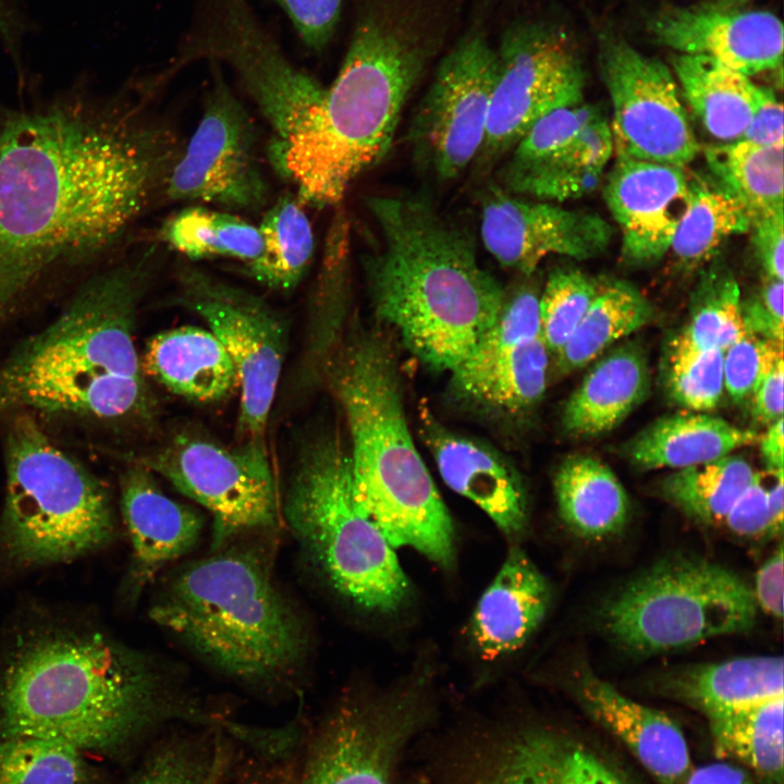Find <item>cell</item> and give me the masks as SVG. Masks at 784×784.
Masks as SVG:
<instances>
[{"instance_id": "1", "label": "cell", "mask_w": 784, "mask_h": 784, "mask_svg": "<svg viewBox=\"0 0 784 784\" xmlns=\"http://www.w3.org/2000/svg\"><path fill=\"white\" fill-rule=\"evenodd\" d=\"M183 146L146 98L76 85L0 119V322L50 275L106 258Z\"/></svg>"}, {"instance_id": "2", "label": "cell", "mask_w": 784, "mask_h": 784, "mask_svg": "<svg viewBox=\"0 0 784 784\" xmlns=\"http://www.w3.org/2000/svg\"><path fill=\"white\" fill-rule=\"evenodd\" d=\"M168 693L151 662L103 632L33 624L0 657V739L114 748L170 714Z\"/></svg>"}, {"instance_id": "3", "label": "cell", "mask_w": 784, "mask_h": 784, "mask_svg": "<svg viewBox=\"0 0 784 784\" xmlns=\"http://www.w3.org/2000/svg\"><path fill=\"white\" fill-rule=\"evenodd\" d=\"M366 205L376 236L362 265L375 313L425 365L450 372L494 322L505 287L480 265L469 230L427 196Z\"/></svg>"}, {"instance_id": "4", "label": "cell", "mask_w": 784, "mask_h": 784, "mask_svg": "<svg viewBox=\"0 0 784 784\" xmlns=\"http://www.w3.org/2000/svg\"><path fill=\"white\" fill-rule=\"evenodd\" d=\"M150 245L96 271L62 313L0 365V417L30 411L99 420L149 418L134 342L139 301L157 262Z\"/></svg>"}, {"instance_id": "5", "label": "cell", "mask_w": 784, "mask_h": 784, "mask_svg": "<svg viewBox=\"0 0 784 784\" xmlns=\"http://www.w3.org/2000/svg\"><path fill=\"white\" fill-rule=\"evenodd\" d=\"M392 357L382 339L357 334L328 365L347 426L355 499L394 549L450 567L452 518L409 432Z\"/></svg>"}, {"instance_id": "6", "label": "cell", "mask_w": 784, "mask_h": 784, "mask_svg": "<svg viewBox=\"0 0 784 784\" xmlns=\"http://www.w3.org/2000/svg\"><path fill=\"white\" fill-rule=\"evenodd\" d=\"M425 59L401 23L377 14L362 20L321 102L269 158L303 206L341 205L354 181L387 155Z\"/></svg>"}, {"instance_id": "7", "label": "cell", "mask_w": 784, "mask_h": 784, "mask_svg": "<svg viewBox=\"0 0 784 784\" xmlns=\"http://www.w3.org/2000/svg\"><path fill=\"white\" fill-rule=\"evenodd\" d=\"M149 615L235 681L272 686L294 677L308 648L302 618L275 584L270 559L231 540L166 583Z\"/></svg>"}, {"instance_id": "8", "label": "cell", "mask_w": 784, "mask_h": 784, "mask_svg": "<svg viewBox=\"0 0 784 784\" xmlns=\"http://www.w3.org/2000/svg\"><path fill=\"white\" fill-rule=\"evenodd\" d=\"M287 527L322 579L357 609L399 611L409 581L394 548L359 507L347 449L322 431L303 441L283 502Z\"/></svg>"}, {"instance_id": "9", "label": "cell", "mask_w": 784, "mask_h": 784, "mask_svg": "<svg viewBox=\"0 0 784 784\" xmlns=\"http://www.w3.org/2000/svg\"><path fill=\"white\" fill-rule=\"evenodd\" d=\"M4 465L0 558L9 566L71 562L113 540L108 489L57 446L30 413H15L9 426Z\"/></svg>"}, {"instance_id": "10", "label": "cell", "mask_w": 784, "mask_h": 784, "mask_svg": "<svg viewBox=\"0 0 784 784\" xmlns=\"http://www.w3.org/2000/svg\"><path fill=\"white\" fill-rule=\"evenodd\" d=\"M757 610L751 588L731 569L674 556L621 587L602 605L600 620L614 642L645 656L747 630Z\"/></svg>"}, {"instance_id": "11", "label": "cell", "mask_w": 784, "mask_h": 784, "mask_svg": "<svg viewBox=\"0 0 784 784\" xmlns=\"http://www.w3.org/2000/svg\"><path fill=\"white\" fill-rule=\"evenodd\" d=\"M136 461L212 514V550L244 535L271 531L280 522L266 439L228 446L182 431Z\"/></svg>"}, {"instance_id": "12", "label": "cell", "mask_w": 784, "mask_h": 784, "mask_svg": "<svg viewBox=\"0 0 784 784\" xmlns=\"http://www.w3.org/2000/svg\"><path fill=\"white\" fill-rule=\"evenodd\" d=\"M177 304L201 318L220 341L237 373L236 439L265 440L287 345L282 316L260 296L182 264Z\"/></svg>"}, {"instance_id": "13", "label": "cell", "mask_w": 784, "mask_h": 784, "mask_svg": "<svg viewBox=\"0 0 784 784\" xmlns=\"http://www.w3.org/2000/svg\"><path fill=\"white\" fill-rule=\"evenodd\" d=\"M485 139L474 162L481 174L510 154L550 112L583 102L584 73L566 36L542 24H522L503 36Z\"/></svg>"}, {"instance_id": "14", "label": "cell", "mask_w": 784, "mask_h": 784, "mask_svg": "<svg viewBox=\"0 0 784 784\" xmlns=\"http://www.w3.org/2000/svg\"><path fill=\"white\" fill-rule=\"evenodd\" d=\"M498 53L479 33L440 61L415 111L408 140L417 163L441 181L474 164L485 139Z\"/></svg>"}, {"instance_id": "15", "label": "cell", "mask_w": 784, "mask_h": 784, "mask_svg": "<svg viewBox=\"0 0 784 784\" xmlns=\"http://www.w3.org/2000/svg\"><path fill=\"white\" fill-rule=\"evenodd\" d=\"M600 44L616 157L685 168L700 146L670 69L616 36Z\"/></svg>"}, {"instance_id": "16", "label": "cell", "mask_w": 784, "mask_h": 784, "mask_svg": "<svg viewBox=\"0 0 784 784\" xmlns=\"http://www.w3.org/2000/svg\"><path fill=\"white\" fill-rule=\"evenodd\" d=\"M164 196L245 211H258L268 203L269 185L258 158L254 121L218 71Z\"/></svg>"}, {"instance_id": "17", "label": "cell", "mask_w": 784, "mask_h": 784, "mask_svg": "<svg viewBox=\"0 0 784 784\" xmlns=\"http://www.w3.org/2000/svg\"><path fill=\"white\" fill-rule=\"evenodd\" d=\"M412 693L350 698L314 733L289 784H392L401 750L420 715Z\"/></svg>"}, {"instance_id": "18", "label": "cell", "mask_w": 784, "mask_h": 784, "mask_svg": "<svg viewBox=\"0 0 784 784\" xmlns=\"http://www.w3.org/2000/svg\"><path fill=\"white\" fill-rule=\"evenodd\" d=\"M195 52L225 61L271 127L268 158L281 151L321 102L326 87L294 66L245 0H219L218 15Z\"/></svg>"}, {"instance_id": "19", "label": "cell", "mask_w": 784, "mask_h": 784, "mask_svg": "<svg viewBox=\"0 0 784 784\" xmlns=\"http://www.w3.org/2000/svg\"><path fill=\"white\" fill-rule=\"evenodd\" d=\"M612 226L600 216L489 186L480 204V236L503 267L530 277L550 255L584 260L607 250Z\"/></svg>"}, {"instance_id": "20", "label": "cell", "mask_w": 784, "mask_h": 784, "mask_svg": "<svg viewBox=\"0 0 784 784\" xmlns=\"http://www.w3.org/2000/svg\"><path fill=\"white\" fill-rule=\"evenodd\" d=\"M622 234V258L634 267L660 261L688 208L691 176L685 168L616 157L603 187Z\"/></svg>"}, {"instance_id": "21", "label": "cell", "mask_w": 784, "mask_h": 784, "mask_svg": "<svg viewBox=\"0 0 784 784\" xmlns=\"http://www.w3.org/2000/svg\"><path fill=\"white\" fill-rule=\"evenodd\" d=\"M649 29L660 44L682 54L711 58L748 77L782 68L783 24L768 11L669 8L651 17Z\"/></svg>"}, {"instance_id": "22", "label": "cell", "mask_w": 784, "mask_h": 784, "mask_svg": "<svg viewBox=\"0 0 784 784\" xmlns=\"http://www.w3.org/2000/svg\"><path fill=\"white\" fill-rule=\"evenodd\" d=\"M464 784H627L603 758L564 733L527 728L493 740Z\"/></svg>"}, {"instance_id": "23", "label": "cell", "mask_w": 784, "mask_h": 784, "mask_svg": "<svg viewBox=\"0 0 784 784\" xmlns=\"http://www.w3.org/2000/svg\"><path fill=\"white\" fill-rule=\"evenodd\" d=\"M421 436L452 490L481 509L506 535L525 528V488L504 456L487 444L448 430L427 409L421 415Z\"/></svg>"}, {"instance_id": "24", "label": "cell", "mask_w": 784, "mask_h": 784, "mask_svg": "<svg viewBox=\"0 0 784 784\" xmlns=\"http://www.w3.org/2000/svg\"><path fill=\"white\" fill-rule=\"evenodd\" d=\"M121 511L132 544L131 592L189 553L204 528L201 515L168 497L150 470L133 463L120 480Z\"/></svg>"}, {"instance_id": "25", "label": "cell", "mask_w": 784, "mask_h": 784, "mask_svg": "<svg viewBox=\"0 0 784 784\" xmlns=\"http://www.w3.org/2000/svg\"><path fill=\"white\" fill-rule=\"evenodd\" d=\"M614 152L604 114L592 105L559 108L537 121L511 151L501 171L556 182L603 171Z\"/></svg>"}, {"instance_id": "26", "label": "cell", "mask_w": 784, "mask_h": 784, "mask_svg": "<svg viewBox=\"0 0 784 784\" xmlns=\"http://www.w3.org/2000/svg\"><path fill=\"white\" fill-rule=\"evenodd\" d=\"M586 710L659 784H684L693 761L681 727L665 713L639 703L590 672L577 684Z\"/></svg>"}, {"instance_id": "27", "label": "cell", "mask_w": 784, "mask_h": 784, "mask_svg": "<svg viewBox=\"0 0 784 784\" xmlns=\"http://www.w3.org/2000/svg\"><path fill=\"white\" fill-rule=\"evenodd\" d=\"M549 602L544 576L523 550L511 548L471 616L470 635L480 656L493 660L522 648Z\"/></svg>"}, {"instance_id": "28", "label": "cell", "mask_w": 784, "mask_h": 784, "mask_svg": "<svg viewBox=\"0 0 784 784\" xmlns=\"http://www.w3.org/2000/svg\"><path fill=\"white\" fill-rule=\"evenodd\" d=\"M549 351L542 338L497 352H471L451 373L454 394L494 415L531 409L547 388Z\"/></svg>"}, {"instance_id": "29", "label": "cell", "mask_w": 784, "mask_h": 784, "mask_svg": "<svg viewBox=\"0 0 784 784\" xmlns=\"http://www.w3.org/2000/svg\"><path fill=\"white\" fill-rule=\"evenodd\" d=\"M649 390L645 351L634 342L622 344L600 358L571 394L562 427L575 438L609 432L646 400Z\"/></svg>"}, {"instance_id": "30", "label": "cell", "mask_w": 784, "mask_h": 784, "mask_svg": "<svg viewBox=\"0 0 784 784\" xmlns=\"http://www.w3.org/2000/svg\"><path fill=\"white\" fill-rule=\"evenodd\" d=\"M142 365L167 390L191 401L218 402L238 388L228 352L201 327L182 326L152 335Z\"/></svg>"}, {"instance_id": "31", "label": "cell", "mask_w": 784, "mask_h": 784, "mask_svg": "<svg viewBox=\"0 0 784 784\" xmlns=\"http://www.w3.org/2000/svg\"><path fill=\"white\" fill-rule=\"evenodd\" d=\"M759 433L703 412L663 416L625 445L628 462L640 470L681 469L712 462L757 443Z\"/></svg>"}, {"instance_id": "32", "label": "cell", "mask_w": 784, "mask_h": 784, "mask_svg": "<svg viewBox=\"0 0 784 784\" xmlns=\"http://www.w3.org/2000/svg\"><path fill=\"white\" fill-rule=\"evenodd\" d=\"M553 487L561 517L578 536L603 539L620 532L629 516L628 495L600 460L575 455L558 468Z\"/></svg>"}, {"instance_id": "33", "label": "cell", "mask_w": 784, "mask_h": 784, "mask_svg": "<svg viewBox=\"0 0 784 784\" xmlns=\"http://www.w3.org/2000/svg\"><path fill=\"white\" fill-rule=\"evenodd\" d=\"M672 65L683 96L703 128L723 143L740 140L751 119L757 85L705 56L678 53Z\"/></svg>"}, {"instance_id": "34", "label": "cell", "mask_w": 784, "mask_h": 784, "mask_svg": "<svg viewBox=\"0 0 784 784\" xmlns=\"http://www.w3.org/2000/svg\"><path fill=\"white\" fill-rule=\"evenodd\" d=\"M783 673L781 657L737 658L689 669L672 689L708 718L784 696Z\"/></svg>"}, {"instance_id": "35", "label": "cell", "mask_w": 784, "mask_h": 784, "mask_svg": "<svg viewBox=\"0 0 784 784\" xmlns=\"http://www.w3.org/2000/svg\"><path fill=\"white\" fill-rule=\"evenodd\" d=\"M784 696L708 716L718 759L732 762L756 781L782 784Z\"/></svg>"}, {"instance_id": "36", "label": "cell", "mask_w": 784, "mask_h": 784, "mask_svg": "<svg viewBox=\"0 0 784 784\" xmlns=\"http://www.w3.org/2000/svg\"><path fill=\"white\" fill-rule=\"evenodd\" d=\"M784 144L762 146L745 140L705 148L713 179L745 208L750 223L784 211Z\"/></svg>"}, {"instance_id": "37", "label": "cell", "mask_w": 784, "mask_h": 784, "mask_svg": "<svg viewBox=\"0 0 784 784\" xmlns=\"http://www.w3.org/2000/svg\"><path fill=\"white\" fill-rule=\"evenodd\" d=\"M750 230L743 205L713 177H691V197L672 238L670 253L682 270L691 271L715 257L732 235Z\"/></svg>"}, {"instance_id": "38", "label": "cell", "mask_w": 784, "mask_h": 784, "mask_svg": "<svg viewBox=\"0 0 784 784\" xmlns=\"http://www.w3.org/2000/svg\"><path fill=\"white\" fill-rule=\"evenodd\" d=\"M258 229L262 250L245 264V272L269 290H294L315 252V235L303 205L295 195L284 194L265 212Z\"/></svg>"}, {"instance_id": "39", "label": "cell", "mask_w": 784, "mask_h": 784, "mask_svg": "<svg viewBox=\"0 0 784 784\" xmlns=\"http://www.w3.org/2000/svg\"><path fill=\"white\" fill-rule=\"evenodd\" d=\"M652 318L650 302L633 284L615 280L600 286L577 328L556 355L560 373L583 368Z\"/></svg>"}, {"instance_id": "40", "label": "cell", "mask_w": 784, "mask_h": 784, "mask_svg": "<svg viewBox=\"0 0 784 784\" xmlns=\"http://www.w3.org/2000/svg\"><path fill=\"white\" fill-rule=\"evenodd\" d=\"M158 237L189 260L228 257L248 264L262 250L258 226L238 216L195 205L169 218Z\"/></svg>"}, {"instance_id": "41", "label": "cell", "mask_w": 784, "mask_h": 784, "mask_svg": "<svg viewBox=\"0 0 784 784\" xmlns=\"http://www.w3.org/2000/svg\"><path fill=\"white\" fill-rule=\"evenodd\" d=\"M755 475L743 457L722 458L676 469L661 482L663 497L689 518L705 525L723 523Z\"/></svg>"}, {"instance_id": "42", "label": "cell", "mask_w": 784, "mask_h": 784, "mask_svg": "<svg viewBox=\"0 0 784 784\" xmlns=\"http://www.w3.org/2000/svg\"><path fill=\"white\" fill-rule=\"evenodd\" d=\"M696 287L689 321L674 340L693 348L724 352L746 334L738 283L730 269L712 265Z\"/></svg>"}, {"instance_id": "43", "label": "cell", "mask_w": 784, "mask_h": 784, "mask_svg": "<svg viewBox=\"0 0 784 784\" xmlns=\"http://www.w3.org/2000/svg\"><path fill=\"white\" fill-rule=\"evenodd\" d=\"M240 740H217L201 784H289L295 759L287 757L289 737L271 743H247V732L238 731Z\"/></svg>"}, {"instance_id": "44", "label": "cell", "mask_w": 784, "mask_h": 784, "mask_svg": "<svg viewBox=\"0 0 784 784\" xmlns=\"http://www.w3.org/2000/svg\"><path fill=\"white\" fill-rule=\"evenodd\" d=\"M723 356V351L693 348L673 339L663 363L670 399L691 412L715 408L724 393Z\"/></svg>"}, {"instance_id": "45", "label": "cell", "mask_w": 784, "mask_h": 784, "mask_svg": "<svg viewBox=\"0 0 784 784\" xmlns=\"http://www.w3.org/2000/svg\"><path fill=\"white\" fill-rule=\"evenodd\" d=\"M79 751L50 740L2 738L0 784H81Z\"/></svg>"}, {"instance_id": "46", "label": "cell", "mask_w": 784, "mask_h": 784, "mask_svg": "<svg viewBox=\"0 0 784 784\" xmlns=\"http://www.w3.org/2000/svg\"><path fill=\"white\" fill-rule=\"evenodd\" d=\"M600 290L595 279L574 268H556L539 294L541 338L558 355Z\"/></svg>"}, {"instance_id": "47", "label": "cell", "mask_w": 784, "mask_h": 784, "mask_svg": "<svg viewBox=\"0 0 784 784\" xmlns=\"http://www.w3.org/2000/svg\"><path fill=\"white\" fill-rule=\"evenodd\" d=\"M781 357L783 343L746 333L724 351V391L735 403H743Z\"/></svg>"}, {"instance_id": "48", "label": "cell", "mask_w": 784, "mask_h": 784, "mask_svg": "<svg viewBox=\"0 0 784 784\" xmlns=\"http://www.w3.org/2000/svg\"><path fill=\"white\" fill-rule=\"evenodd\" d=\"M210 750L172 744L159 751L135 784H201L209 767Z\"/></svg>"}, {"instance_id": "49", "label": "cell", "mask_w": 784, "mask_h": 784, "mask_svg": "<svg viewBox=\"0 0 784 784\" xmlns=\"http://www.w3.org/2000/svg\"><path fill=\"white\" fill-rule=\"evenodd\" d=\"M723 524L739 537L777 535L769 509L768 483L762 473L755 471L752 480L737 498Z\"/></svg>"}, {"instance_id": "50", "label": "cell", "mask_w": 784, "mask_h": 784, "mask_svg": "<svg viewBox=\"0 0 784 784\" xmlns=\"http://www.w3.org/2000/svg\"><path fill=\"white\" fill-rule=\"evenodd\" d=\"M783 281L765 275L759 293L742 303L746 333L783 343Z\"/></svg>"}, {"instance_id": "51", "label": "cell", "mask_w": 784, "mask_h": 784, "mask_svg": "<svg viewBox=\"0 0 784 784\" xmlns=\"http://www.w3.org/2000/svg\"><path fill=\"white\" fill-rule=\"evenodd\" d=\"M285 10L304 42L320 50L335 28L342 0H277Z\"/></svg>"}, {"instance_id": "52", "label": "cell", "mask_w": 784, "mask_h": 784, "mask_svg": "<svg viewBox=\"0 0 784 784\" xmlns=\"http://www.w3.org/2000/svg\"><path fill=\"white\" fill-rule=\"evenodd\" d=\"M783 105L775 94L757 86L750 122L740 140L762 146L784 144Z\"/></svg>"}, {"instance_id": "53", "label": "cell", "mask_w": 784, "mask_h": 784, "mask_svg": "<svg viewBox=\"0 0 784 784\" xmlns=\"http://www.w3.org/2000/svg\"><path fill=\"white\" fill-rule=\"evenodd\" d=\"M752 243L767 277L783 281L784 211L761 217L750 223Z\"/></svg>"}, {"instance_id": "54", "label": "cell", "mask_w": 784, "mask_h": 784, "mask_svg": "<svg viewBox=\"0 0 784 784\" xmlns=\"http://www.w3.org/2000/svg\"><path fill=\"white\" fill-rule=\"evenodd\" d=\"M783 547L780 544L757 572L751 589L757 607L777 618L783 616Z\"/></svg>"}, {"instance_id": "55", "label": "cell", "mask_w": 784, "mask_h": 784, "mask_svg": "<svg viewBox=\"0 0 784 784\" xmlns=\"http://www.w3.org/2000/svg\"><path fill=\"white\" fill-rule=\"evenodd\" d=\"M784 363L779 358L761 380L751 399V415L762 425L783 417Z\"/></svg>"}, {"instance_id": "56", "label": "cell", "mask_w": 784, "mask_h": 784, "mask_svg": "<svg viewBox=\"0 0 784 784\" xmlns=\"http://www.w3.org/2000/svg\"><path fill=\"white\" fill-rule=\"evenodd\" d=\"M684 784H757V781L740 767L718 759L694 767Z\"/></svg>"}, {"instance_id": "57", "label": "cell", "mask_w": 784, "mask_h": 784, "mask_svg": "<svg viewBox=\"0 0 784 784\" xmlns=\"http://www.w3.org/2000/svg\"><path fill=\"white\" fill-rule=\"evenodd\" d=\"M24 24L16 0H0V40L20 65V47Z\"/></svg>"}, {"instance_id": "58", "label": "cell", "mask_w": 784, "mask_h": 784, "mask_svg": "<svg viewBox=\"0 0 784 784\" xmlns=\"http://www.w3.org/2000/svg\"><path fill=\"white\" fill-rule=\"evenodd\" d=\"M760 451L768 470L784 469V433L783 417L768 426L765 433L759 438Z\"/></svg>"}, {"instance_id": "59", "label": "cell", "mask_w": 784, "mask_h": 784, "mask_svg": "<svg viewBox=\"0 0 784 784\" xmlns=\"http://www.w3.org/2000/svg\"><path fill=\"white\" fill-rule=\"evenodd\" d=\"M771 482L768 483V501L771 517L776 534L783 530V509H784V469L771 471Z\"/></svg>"}, {"instance_id": "60", "label": "cell", "mask_w": 784, "mask_h": 784, "mask_svg": "<svg viewBox=\"0 0 784 784\" xmlns=\"http://www.w3.org/2000/svg\"><path fill=\"white\" fill-rule=\"evenodd\" d=\"M721 1H723V3H726L730 5L732 3H739V2H744L746 0H721Z\"/></svg>"}]
</instances>
